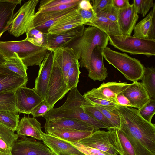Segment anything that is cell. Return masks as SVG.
Masks as SVG:
<instances>
[{"instance_id":"b9f144b4","label":"cell","mask_w":155,"mask_h":155,"mask_svg":"<svg viewBox=\"0 0 155 155\" xmlns=\"http://www.w3.org/2000/svg\"><path fill=\"white\" fill-rule=\"evenodd\" d=\"M76 12L84 23H91L95 21L97 18V17L94 13L93 8L90 10H83L78 8Z\"/></svg>"},{"instance_id":"1f68e13d","label":"cell","mask_w":155,"mask_h":155,"mask_svg":"<svg viewBox=\"0 0 155 155\" xmlns=\"http://www.w3.org/2000/svg\"><path fill=\"white\" fill-rule=\"evenodd\" d=\"M81 107L86 113L107 127L109 129L116 128L97 107L87 101L82 104Z\"/></svg>"},{"instance_id":"11a10c76","label":"cell","mask_w":155,"mask_h":155,"mask_svg":"<svg viewBox=\"0 0 155 155\" xmlns=\"http://www.w3.org/2000/svg\"><path fill=\"white\" fill-rule=\"evenodd\" d=\"M6 61V59L0 52V63H4Z\"/></svg>"},{"instance_id":"d6986e66","label":"cell","mask_w":155,"mask_h":155,"mask_svg":"<svg viewBox=\"0 0 155 155\" xmlns=\"http://www.w3.org/2000/svg\"><path fill=\"white\" fill-rule=\"evenodd\" d=\"M103 50L98 46L95 48L86 68L88 71V77L94 81L104 80L108 75L107 69L104 64L102 54Z\"/></svg>"},{"instance_id":"8992f818","label":"cell","mask_w":155,"mask_h":155,"mask_svg":"<svg viewBox=\"0 0 155 155\" xmlns=\"http://www.w3.org/2000/svg\"><path fill=\"white\" fill-rule=\"evenodd\" d=\"M108 36L109 44L122 52L147 57L155 55V40L144 39L131 35Z\"/></svg>"},{"instance_id":"603a6c76","label":"cell","mask_w":155,"mask_h":155,"mask_svg":"<svg viewBox=\"0 0 155 155\" xmlns=\"http://www.w3.org/2000/svg\"><path fill=\"white\" fill-rule=\"evenodd\" d=\"M44 127H57L93 132L98 130L84 122L77 119L66 118L46 120Z\"/></svg>"},{"instance_id":"83f0119b","label":"cell","mask_w":155,"mask_h":155,"mask_svg":"<svg viewBox=\"0 0 155 155\" xmlns=\"http://www.w3.org/2000/svg\"><path fill=\"white\" fill-rule=\"evenodd\" d=\"M97 16V18L95 21L86 25L95 27L105 33L107 35L123 36L117 22L103 16Z\"/></svg>"},{"instance_id":"7402d4cb","label":"cell","mask_w":155,"mask_h":155,"mask_svg":"<svg viewBox=\"0 0 155 155\" xmlns=\"http://www.w3.org/2000/svg\"><path fill=\"white\" fill-rule=\"evenodd\" d=\"M53 60L61 68L66 83L68 73L74 63L78 60L74 51L68 47L56 49L52 51Z\"/></svg>"},{"instance_id":"60d3db41","label":"cell","mask_w":155,"mask_h":155,"mask_svg":"<svg viewBox=\"0 0 155 155\" xmlns=\"http://www.w3.org/2000/svg\"><path fill=\"white\" fill-rule=\"evenodd\" d=\"M94 105L97 107L102 113L115 128H120V118L115 109L109 110L97 105Z\"/></svg>"},{"instance_id":"bcb514c9","label":"cell","mask_w":155,"mask_h":155,"mask_svg":"<svg viewBox=\"0 0 155 155\" xmlns=\"http://www.w3.org/2000/svg\"><path fill=\"white\" fill-rule=\"evenodd\" d=\"M51 109L48 103L44 100L34 109L31 114L34 117H43Z\"/></svg>"},{"instance_id":"d6a6232c","label":"cell","mask_w":155,"mask_h":155,"mask_svg":"<svg viewBox=\"0 0 155 155\" xmlns=\"http://www.w3.org/2000/svg\"><path fill=\"white\" fill-rule=\"evenodd\" d=\"M18 114L9 111H0V124L15 132L19 122Z\"/></svg>"},{"instance_id":"7dc6e473","label":"cell","mask_w":155,"mask_h":155,"mask_svg":"<svg viewBox=\"0 0 155 155\" xmlns=\"http://www.w3.org/2000/svg\"><path fill=\"white\" fill-rule=\"evenodd\" d=\"M112 0H92L93 9L96 14L112 5Z\"/></svg>"},{"instance_id":"3957f363","label":"cell","mask_w":155,"mask_h":155,"mask_svg":"<svg viewBox=\"0 0 155 155\" xmlns=\"http://www.w3.org/2000/svg\"><path fill=\"white\" fill-rule=\"evenodd\" d=\"M109 42L108 35L93 26L85 28L83 34L68 46L72 48L77 56L80 67L86 68L95 48L98 46L104 50Z\"/></svg>"},{"instance_id":"d4e9b609","label":"cell","mask_w":155,"mask_h":155,"mask_svg":"<svg viewBox=\"0 0 155 155\" xmlns=\"http://www.w3.org/2000/svg\"><path fill=\"white\" fill-rule=\"evenodd\" d=\"M83 25L84 23L76 11L51 26L47 33L58 35Z\"/></svg>"},{"instance_id":"e575fe53","label":"cell","mask_w":155,"mask_h":155,"mask_svg":"<svg viewBox=\"0 0 155 155\" xmlns=\"http://www.w3.org/2000/svg\"><path fill=\"white\" fill-rule=\"evenodd\" d=\"M78 60H76L69 69L67 76V85L69 91L77 87L81 72Z\"/></svg>"},{"instance_id":"ee69618b","label":"cell","mask_w":155,"mask_h":155,"mask_svg":"<svg viewBox=\"0 0 155 155\" xmlns=\"http://www.w3.org/2000/svg\"><path fill=\"white\" fill-rule=\"evenodd\" d=\"M68 142L85 155H105L97 149L85 146L78 142Z\"/></svg>"},{"instance_id":"5bb4252c","label":"cell","mask_w":155,"mask_h":155,"mask_svg":"<svg viewBox=\"0 0 155 155\" xmlns=\"http://www.w3.org/2000/svg\"><path fill=\"white\" fill-rule=\"evenodd\" d=\"M53 61V52L48 51L39 66L38 76L36 78L33 88L35 91L44 100H45Z\"/></svg>"},{"instance_id":"8d00e7d4","label":"cell","mask_w":155,"mask_h":155,"mask_svg":"<svg viewBox=\"0 0 155 155\" xmlns=\"http://www.w3.org/2000/svg\"><path fill=\"white\" fill-rule=\"evenodd\" d=\"M138 110L141 117L147 121L151 123L155 113V99L150 98L141 109Z\"/></svg>"},{"instance_id":"484cf974","label":"cell","mask_w":155,"mask_h":155,"mask_svg":"<svg viewBox=\"0 0 155 155\" xmlns=\"http://www.w3.org/2000/svg\"><path fill=\"white\" fill-rule=\"evenodd\" d=\"M46 133L69 142H78L93 132L57 127L44 128Z\"/></svg>"},{"instance_id":"f546056e","label":"cell","mask_w":155,"mask_h":155,"mask_svg":"<svg viewBox=\"0 0 155 155\" xmlns=\"http://www.w3.org/2000/svg\"><path fill=\"white\" fill-rule=\"evenodd\" d=\"M4 63L5 67L21 77L27 78L26 66L17 54L14 53L6 58Z\"/></svg>"},{"instance_id":"e0dca14e","label":"cell","mask_w":155,"mask_h":155,"mask_svg":"<svg viewBox=\"0 0 155 155\" xmlns=\"http://www.w3.org/2000/svg\"><path fill=\"white\" fill-rule=\"evenodd\" d=\"M41 137L43 143L56 155H85L65 140L44 133Z\"/></svg>"},{"instance_id":"cb8c5ba5","label":"cell","mask_w":155,"mask_h":155,"mask_svg":"<svg viewBox=\"0 0 155 155\" xmlns=\"http://www.w3.org/2000/svg\"><path fill=\"white\" fill-rule=\"evenodd\" d=\"M16 131L18 137L29 136L42 140L41 136L43 132L41 130V123L34 117L22 118L19 121Z\"/></svg>"},{"instance_id":"2e32d148","label":"cell","mask_w":155,"mask_h":155,"mask_svg":"<svg viewBox=\"0 0 155 155\" xmlns=\"http://www.w3.org/2000/svg\"><path fill=\"white\" fill-rule=\"evenodd\" d=\"M4 63H0V93L16 92L20 87L26 86L28 78L21 77L5 68Z\"/></svg>"},{"instance_id":"c3c4849f","label":"cell","mask_w":155,"mask_h":155,"mask_svg":"<svg viewBox=\"0 0 155 155\" xmlns=\"http://www.w3.org/2000/svg\"><path fill=\"white\" fill-rule=\"evenodd\" d=\"M80 0H77L74 2L61 4L56 7L37 11L38 13H43L49 12L61 11L76 7L78 6Z\"/></svg>"},{"instance_id":"277c9868","label":"cell","mask_w":155,"mask_h":155,"mask_svg":"<svg viewBox=\"0 0 155 155\" xmlns=\"http://www.w3.org/2000/svg\"><path fill=\"white\" fill-rule=\"evenodd\" d=\"M48 51L46 47L36 46L25 39L19 41H0V52L5 58L15 53L27 67L39 66Z\"/></svg>"},{"instance_id":"4316f807","label":"cell","mask_w":155,"mask_h":155,"mask_svg":"<svg viewBox=\"0 0 155 155\" xmlns=\"http://www.w3.org/2000/svg\"><path fill=\"white\" fill-rule=\"evenodd\" d=\"M17 5L0 0V37L4 32L8 30Z\"/></svg>"},{"instance_id":"7c38bea8","label":"cell","mask_w":155,"mask_h":155,"mask_svg":"<svg viewBox=\"0 0 155 155\" xmlns=\"http://www.w3.org/2000/svg\"><path fill=\"white\" fill-rule=\"evenodd\" d=\"M84 25L58 35L46 33V47L52 51L60 48L68 46L82 35L85 28Z\"/></svg>"},{"instance_id":"ba28073f","label":"cell","mask_w":155,"mask_h":155,"mask_svg":"<svg viewBox=\"0 0 155 155\" xmlns=\"http://www.w3.org/2000/svg\"><path fill=\"white\" fill-rule=\"evenodd\" d=\"M69 91L61 69L53 60L45 101L52 109Z\"/></svg>"},{"instance_id":"db71d44e","label":"cell","mask_w":155,"mask_h":155,"mask_svg":"<svg viewBox=\"0 0 155 155\" xmlns=\"http://www.w3.org/2000/svg\"><path fill=\"white\" fill-rule=\"evenodd\" d=\"M2 2H7L13 4H21L22 1L21 0H2Z\"/></svg>"},{"instance_id":"d590c367","label":"cell","mask_w":155,"mask_h":155,"mask_svg":"<svg viewBox=\"0 0 155 155\" xmlns=\"http://www.w3.org/2000/svg\"><path fill=\"white\" fill-rule=\"evenodd\" d=\"M46 34L33 28L26 33L25 39L36 46L46 47Z\"/></svg>"},{"instance_id":"ffe728a7","label":"cell","mask_w":155,"mask_h":155,"mask_svg":"<svg viewBox=\"0 0 155 155\" xmlns=\"http://www.w3.org/2000/svg\"><path fill=\"white\" fill-rule=\"evenodd\" d=\"M138 18L133 3L126 8L119 10L117 22L123 36H131Z\"/></svg>"},{"instance_id":"7a4b0ae2","label":"cell","mask_w":155,"mask_h":155,"mask_svg":"<svg viewBox=\"0 0 155 155\" xmlns=\"http://www.w3.org/2000/svg\"><path fill=\"white\" fill-rule=\"evenodd\" d=\"M64 103L58 108H53L45 116L46 120L62 118L74 119L84 122L97 130L109 129L86 113L81 105L87 101L80 93L77 87L70 91Z\"/></svg>"},{"instance_id":"f1b7e54d","label":"cell","mask_w":155,"mask_h":155,"mask_svg":"<svg viewBox=\"0 0 155 155\" xmlns=\"http://www.w3.org/2000/svg\"><path fill=\"white\" fill-rule=\"evenodd\" d=\"M113 133L116 148L120 155H135L130 142L119 129H113Z\"/></svg>"},{"instance_id":"836d02e7","label":"cell","mask_w":155,"mask_h":155,"mask_svg":"<svg viewBox=\"0 0 155 155\" xmlns=\"http://www.w3.org/2000/svg\"><path fill=\"white\" fill-rule=\"evenodd\" d=\"M15 92L0 93V111L18 113L15 106Z\"/></svg>"},{"instance_id":"6f0895ef","label":"cell","mask_w":155,"mask_h":155,"mask_svg":"<svg viewBox=\"0 0 155 155\" xmlns=\"http://www.w3.org/2000/svg\"></svg>"},{"instance_id":"52a82bcc","label":"cell","mask_w":155,"mask_h":155,"mask_svg":"<svg viewBox=\"0 0 155 155\" xmlns=\"http://www.w3.org/2000/svg\"><path fill=\"white\" fill-rule=\"evenodd\" d=\"M38 0H30L25 2L13 15L8 30L10 34L18 37L26 33L34 27V18Z\"/></svg>"},{"instance_id":"74e56055","label":"cell","mask_w":155,"mask_h":155,"mask_svg":"<svg viewBox=\"0 0 155 155\" xmlns=\"http://www.w3.org/2000/svg\"><path fill=\"white\" fill-rule=\"evenodd\" d=\"M85 99L93 105H97L109 110L116 109L117 104L112 102L95 97L84 93L83 95Z\"/></svg>"},{"instance_id":"ac0fdd59","label":"cell","mask_w":155,"mask_h":155,"mask_svg":"<svg viewBox=\"0 0 155 155\" xmlns=\"http://www.w3.org/2000/svg\"><path fill=\"white\" fill-rule=\"evenodd\" d=\"M121 93L129 100L131 107L138 109H141L150 99L143 85L138 81L129 84Z\"/></svg>"},{"instance_id":"8fae6325","label":"cell","mask_w":155,"mask_h":155,"mask_svg":"<svg viewBox=\"0 0 155 155\" xmlns=\"http://www.w3.org/2000/svg\"><path fill=\"white\" fill-rule=\"evenodd\" d=\"M15 106L18 113L31 114L34 109L44 100L33 88L26 86L19 88L16 91Z\"/></svg>"},{"instance_id":"30bf717a","label":"cell","mask_w":155,"mask_h":155,"mask_svg":"<svg viewBox=\"0 0 155 155\" xmlns=\"http://www.w3.org/2000/svg\"><path fill=\"white\" fill-rule=\"evenodd\" d=\"M19 137L12 147V155H56L43 142L25 136Z\"/></svg>"},{"instance_id":"f6af8a7d","label":"cell","mask_w":155,"mask_h":155,"mask_svg":"<svg viewBox=\"0 0 155 155\" xmlns=\"http://www.w3.org/2000/svg\"><path fill=\"white\" fill-rule=\"evenodd\" d=\"M119 10L111 5L97 14L96 15L104 17L112 21L117 22Z\"/></svg>"},{"instance_id":"6da1fadb","label":"cell","mask_w":155,"mask_h":155,"mask_svg":"<svg viewBox=\"0 0 155 155\" xmlns=\"http://www.w3.org/2000/svg\"><path fill=\"white\" fill-rule=\"evenodd\" d=\"M119 129L128 139L135 155H155V125L143 119L135 108L117 105Z\"/></svg>"},{"instance_id":"44dd1931","label":"cell","mask_w":155,"mask_h":155,"mask_svg":"<svg viewBox=\"0 0 155 155\" xmlns=\"http://www.w3.org/2000/svg\"><path fill=\"white\" fill-rule=\"evenodd\" d=\"M133 36L144 39L155 40V6L148 15L136 24Z\"/></svg>"},{"instance_id":"5b68a950","label":"cell","mask_w":155,"mask_h":155,"mask_svg":"<svg viewBox=\"0 0 155 155\" xmlns=\"http://www.w3.org/2000/svg\"><path fill=\"white\" fill-rule=\"evenodd\" d=\"M102 54L105 60L120 71L127 79L133 82L141 79L145 67L139 60L126 54L113 50L107 46Z\"/></svg>"},{"instance_id":"ab89813d","label":"cell","mask_w":155,"mask_h":155,"mask_svg":"<svg viewBox=\"0 0 155 155\" xmlns=\"http://www.w3.org/2000/svg\"><path fill=\"white\" fill-rule=\"evenodd\" d=\"M18 138L17 134L0 124V138L5 141L10 147H12Z\"/></svg>"},{"instance_id":"9f6ffc18","label":"cell","mask_w":155,"mask_h":155,"mask_svg":"<svg viewBox=\"0 0 155 155\" xmlns=\"http://www.w3.org/2000/svg\"><path fill=\"white\" fill-rule=\"evenodd\" d=\"M0 155H12V154H7L0 152Z\"/></svg>"},{"instance_id":"816d5d0a","label":"cell","mask_w":155,"mask_h":155,"mask_svg":"<svg viewBox=\"0 0 155 155\" xmlns=\"http://www.w3.org/2000/svg\"><path fill=\"white\" fill-rule=\"evenodd\" d=\"M12 147L2 139L0 138V152L11 154Z\"/></svg>"},{"instance_id":"7bdbcfd3","label":"cell","mask_w":155,"mask_h":155,"mask_svg":"<svg viewBox=\"0 0 155 155\" xmlns=\"http://www.w3.org/2000/svg\"><path fill=\"white\" fill-rule=\"evenodd\" d=\"M77 0H41L40 1L38 11L52 8L64 4L73 3Z\"/></svg>"},{"instance_id":"f35d334b","label":"cell","mask_w":155,"mask_h":155,"mask_svg":"<svg viewBox=\"0 0 155 155\" xmlns=\"http://www.w3.org/2000/svg\"><path fill=\"white\" fill-rule=\"evenodd\" d=\"M133 4L138 14L145 17L151 8L155 6L153 0H134Z\"/></svg>"},{"instance_id":"681fc988","label":"cell","mask_w":155,"mask_h":155,"mask_svg":"<svg viewBox=\"0 0 155 155\" xmlns=\"http://www.w3.org/2000/svg\"><path fill=\"white\" fill-rule=\"evenodd\" d=\"M130 5L129 0H112V5L119 10L126 8Z\"/></svg>"},{"instance_id":"f907efd6","label":"cell","mask_w":155,"mask_h":155,"mask_svg":"<svg viewBox=\"0 0 155 155\" xmlns=\"http://www.w3.org/2000/svg\"><path fill=\"white\" fill-rule=\"evenodd\" d=\"M117 105L131 107V103L128 99L121 92L116 97Z\"/></svg>"},{"instance_id":"9c48e42d","label":"cell","mask_w":155,"mask_h":155,"mask_svg":"<svg viewBox=\"0 0 155 155\" xmlns=\"http://www.w3.org/2000/svg\"><path fill=\"white\" fill-rule=\"evenodd\" d=\"M85 146L97 149L105 155H119L110 129L108 131L97 130L89 137L78 142Z\"/></svg>"},{"instance_id":"9a60e30c","label":"cell","mask_w":155,"mask_h":155,"mask_svg":"<svg viewBox=\"0 0 155 155\" xmlns=\"http://www.w3.org/2000/svg\"><path fill=\"white\" fill-rule=\"evenodd\" d=\"M129 84L126 82L103 83L98 87L93 88L85 93L95 97L112 102L117 105V96L126 89Z\"/></svg>"},{"instance_id":"f5cc1de1","label":"cell","mask_w":155,"mask_h":155,"mask_svg":"<svg viewBox=\"0 0 155 155\" xmlns=\"http://www.w3.org/2000/svg\"><path fill=\"white\" fill-rule=\"evenodd\" d=\"M78 7L84 10H90L93 8L92 4L89 0H80Z\"/></svg>"},{"instance_id":"4dcf8cb0","label":"cell","mask_w":155,"mask_h":155,"mask_svg":"<svg viewBox=\"0 0 155 155\" xmlns=\"http://www.w3.org/2000/svg\"><path fill=\"white\" fill-rule=\"evenodd\" d=\"M141 80L150 98L155 99V67H145Z\"/></svg>"},{"instance_id":"4fadbf2b","label":"cell","mask_w":155,"mask_h":155,"mask_svg":"<svg viewBox=\"0 0 155 155\" xmlns=\"http://www.w3.org/2000/svg\"><path fill=\"white\" fill-rule=\"evenodd\" d=\"M77 7L61 11L35 13L34 27L43 32L47 33L52 25L69 15L75 12Z\"/></svg>"}]
</instances>
